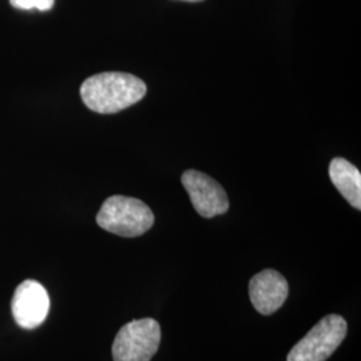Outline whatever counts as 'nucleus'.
Masks as SVG:
<instances>
[{"label": "nucleus", "instance_id": "1", "mask_svg": "<svg viewBox=\"0 0 361 361\" xmlns=\"http://www.w3.org/2000/svg\"><path fill=\"white\" fill-rule=\"evenodd\" d=\"M142 79L126 73H101L80 86L83 104L99 114H114L140 102L146 95Z\"/></svg>", "mask_w": 361, "mask_h": 361}, {"label": "nucleus", "instance_id": "9", "mask_svg": "<svg viewBox=\"0 0 361 361\" xmlns=\"http://www.w3.org/2000/svg\"><path fill=\"white\" fill-rule=\"evenodd\" d=\"M11 6L19 10H32L39 11H50L54 7L55 0H10Z\"/></svg>", "mask_w": 361, "mask_h": 361}, {"label": "nucleus", "instance_id": "10", "mask_svg": "<svg viewBox=\"0 0 361 361\" xmlns=\"http://www.w3.org/2000/svg\"><path fill=\"white\" fill-rule=\"evenodd\" d=\"M185 1H193V3H195V1H202V0H185Z\"/></svg>", "mask_w": 361, "mask_h": 361}, {"label": "nucleus", "instance_id": "5", "mask_svg": "<svg viewBox=\"0 0 361 361\" xmlns=\"http://www.w3.org/2000/svg\"><path fill=\"white\" fill-rule=\"evenodd\" d=\"M182 185L189 194L195 212L213 219L229 209V200L217 180L198 170H188L182 174Z\"/></svg>", "mask_w": 361, "mask_h": 361}, {"label": "nucleus", "instance_id": "6", "mask_svg": "<svg viewBox=\"0 0 361 361\" xmlns=\"http://www.w3.org/2000/svg\"><path fill=\"white\" fill-rule=\"evenodd\" d=\"M11 310L15 323L23 329H35L44 323L50 310V297L43 285L26 280L13 293Z\"/></svg>", "mask_w": 361, "mask_h": 361}, {"label": "nucleus", "instance_id": "7", "mask_svg": "<svg viewBox=\"0 0 361 361\" xmlns=\"http://www.w3.org/2000/svg\"><path fill=\"white\" fill-rule=\"evenodd\" d=\"M289 285L281 273L265 269L249 281V297L258 313L269 316L284 305Z\"/></svg>", "mask_w": 361, "mask_h": 361}, {"label": "nucleus", "instance_id": "2", "mask_svg": "<svg viewBox=\"0 0 361 361\" xmlns=\"http://www.w3.org/2000/svg\"><path fill=\"white\" fill-rule=\"evenodd\" d=\"M97 224L106 232L131 238L142 235L154 225V214L141 200L113 195L99 209Z\"/></svg>", "mask_w": 361, "mask_h": 361}, {"label": "nucleus", "instance_id": "4", "mask_svg": "<svg viewBox=\"0 0 361 361\" xmlns=\"http://www.w3.org/2000/svg\"><path fill=\"white\" fill-rule=\"evenodd\" d=\"M161 343V325L154 319L123 325L113 343L114 361H150Z\"/></svg>", "mask_w": 361, "mask_h": 361}, {"label": "nucleus", "instance_id": "3", "mask_svg": "<svg viewBox=\"0 0 361 361\" xmlns=\"http://www.w3.org/2000/svg\"><path fill=\"white\" fill-rule=\"evenodd\" d=\"M348 325L338 314H329L316 324L290 352L286 361H326L347 336Z\"/></svg>", "mask_w": 361, "mask_h": 361}, {"label": "nucleus", "instance_id": "8", "mask_svg": "<svg viewBox=\"0 0 361 361\" xmlns=\"http://www.w3.org/2000/svg\"><path fill=\"white\" fill-rule=\"evenodd\" d=\"M329 177L336 189L350 207L361 209L360 170L344 158H334L329 165Z\"/></svg>", "mask_w": 361, "mask_h": 361}]
</instances>
